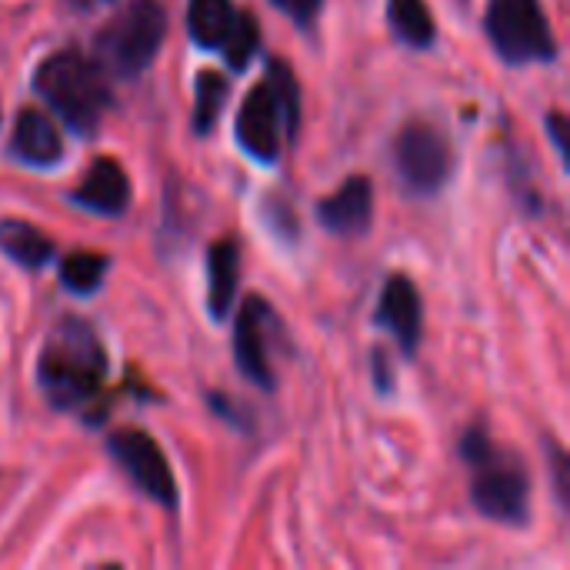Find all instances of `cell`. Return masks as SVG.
I'll use <instances>...</instances> for the list:
<instances>
[{
  "label": "cell",
  "mask_w": 570,
  "mask_h": 570,
  "mask_svg": "<svg viewBox=\"0 0 570 570\" xmlns=\"http://www.w3.org/2000/svg\"><path fill=\"white\" fill-rule=\"evenodd\" d=\"M107 377V351L94 324L80 317H63L47 334L37 357V384L50 407L77 411L83 407Z\"/></svg>",
  "instance_id": "cell-1"
},
{
  "label": "cell",
  "mask_w": 570,
  "mask_h": 570,
  "mask_svg": "<svg viewBox=\"0 0 570 570\" xmlns=\"http://www.w3.org/2000/svg\"><path fill=\"white\" fill-rule=\"evenodd\" d=\"M301 130V83L284 60H267V77L244 97L234 137L257 164H277L284 144Z\"/></svg>",
  "instance_id": "cell-2"
},
{
  "label": "cell",
  "mask_w": 570,
  "mask_h": 570,
  "mask_svg": "<svg viewBox=\"0 0 570 570\" xmlns=\"http://www.w3.org/2000/svg\"><path fill=\"white\" fill-rule=\"evenodd\" d=\"M461 458L471 468V501L474 508L508 528H524L531 514V478L521 458L501 451L484 424H474L461 438Z\"/></svg>",
  "instance_id": "cell-3"
},
{
  "label": "cell",
  "mask_w": 570,
  "mask_h": 570,
  "mask_svg": "<svg viewBox=\"0 0 570 570\" xmlns=\"http://www.w3.org/2000/svg\"><path fill=\"white\" fill-rule=\"evenodd\" d=\"M33 90L73 134H94L110 107V73L97 57H87L77 47L57 50L37 63Z\"/></svg>",
  "instance_id": "cell-4"
},
{
  "label": "cell",
  "mask_w": 570,
  "mask_h": 570,
  "mask_svg": "<svg viewBox=\"0 0 570 570\" xmlns=\"http://www.w3.org/2000/svg\"><path fill=\"white\" fill-rule=\"evenodd\" d=\"M167 37V10L160 0H130L97 33V63L110 77L144 73Z\"/></svg>",
  "instance_id": "cell-5"
},
{
  "label": "cell",
  "mask_w": 570,
  "mask_h": 570,
  "mask_svg": "<svg viewBox=\"0 0 570 570\" xmlns=\"http://www.w3.org/2000/svg\"><path fill=\"white\" fill-rule=\"evenodd\" d=\"M484 30L498 57L511 67L551 63L558 40L541 0H488Z\"/></svg>",
  "instance_id": "cell-6"
},
{
  "label": "cell",
  "mask_w": 570,
  "mask_h": 570,
  "mask_svg": "<svg viewBox=\"0 0 570 570\" xmlns=\"http://www.w3.org/2000/svg\"><path fill=\"white\" fill-rule=\"evenodd\" d=\"M394 164L407 190L428 197L438 194L454 174V150L441 127L428 120H407L394 137Z\"/></svg>",
  "instance_id": "cell-7"
},
{
  "label": "cell",
  "mask_w": 570,
  "mask_h": 570,
  "mask_svg": "<svg viewBox=\"0 0 570 570\" xmlns=\"http://www.w3.org/2000/svg\"><path fill=\"white\" fill-rule=\"evenodd\" d=\"M107 451H110V458L117 461V468L134 481V488L144 498L157 501L160 508H177V481H174V471H170L160 444L147 431H134V428L114 431L107 438Z\"/></svg>",
  "instance_id": "cell-8"
},
{
  "label": "cell",
  "mask_w": 570,
  "mask_h": 570,
  "mask_svg": "<svg viewBox=\"0 0 570 570\" xmlns=\"http://www.w3.org/2000/svg\"><path fill=\"white\" fill-rule=\"evenodd\" d=\"M281 327L277 314L261 294H250L240 304V314L234 321V357L237 371L257 384L261 391H274V367H271V337Z\"/></svg>",
  "instance_id": "cell-9"
},
{
  "label": "cell",
  "mask_w": 570,
  "mask_h": 570,
  "mask_svg": "<svg viewBox=\"0 0 570 570\" xmlns=\"http://www.w3.org/2000/svg\"><path fill=\"white\" fill-rule=\"evenodd\" d=\"M377 324L387 327L404 357H414L421 347V327H424V307H421V291L407 274H391L381 287L377 301Z\"/></svg>",
  "instance_id": "cell-10"
},
{
  "label": "cell",
  "mask_w": 570,
  "mask_h": 570,
  "mask_svg": "<svg viewBox=\"0 0 570 570\" xmlns=\"http://www.w3.org/2000/svg\"><path fill=\"white\" fill-rule=\"evenodd\" d=\"M70 204L90 210V214H100V217H120L127 207H130V177L127 170L110 160V157H97L80 184L70 190Z\"/></svg>",
  "instance_id": "cell-11"
},
{
  "label": "cell",
  "mask_w": 570,
  "mask_h": 570,
  "mask_svg": "<svg viewBox=\"0 0 570 570\" xmlns=\"http://www.w3.org/2000/svg\"><path fill=\"white\" fill-rule=\"evenodd\" d=\"M374 217V184L364 174L347 177L331 197H324L317 204V220L321 227H327L331 234L341 237H357L371 227Z\"/></svg>",
  "instance_id": "cell-12"
},
{
  "label": "cell",
  "mask_w": 570,
  "mask_h": 570,
  "mask_svg": "<svg viewBox=\"0 0 570 570\" xmlns=\"http://www.w3.org/2000/svg\"><path fill=\"white\" fill-rule=\"evenodd\" d=\"M10 154L20 164L37 167V170H47V167L60 164L63 160V140H60V130H57L53 117H47L43 110L23 107L17 114V124H13Z\"/></svg>",
  "instance_id": "cell-13"
},
{
  "label": "cell",
  "mask_w": 570,
  "mask_h": 570,
  "mask_svg": "<svg viewBox=\"0 0 570 570\" xmlns=\"http://www.w3.org/2000/svg\"><path fill=\"white\" fill-rule=\"evenodd\" d=\"M237 284H240L237 244L230 237L214 240L210 254H207V311L217 324L230 314L234 297H237Z\"/></svg>",
  "instance_id": "cell-14"
},
{
  "label": "cell",
  "mask_w": 570,
  "mask_h": 570,
  "mask_svg": "<svg viewBox=\"0 0 570 570\" xmlns=\"http://www.w3.org/2000/svg\"><path fill=\"white\" fill-rule=\"evenodd\" d=\"M0 250L13 261V264H20V267H27V271H40L50 257H53V240L40 230V227H33L30 220H20V217H3L0 220Z\"/></svg>",
  "instance_id": "cell-15"
},
{
  "label": "cell",
  "mask_w": 570,
  "mask_h": 570,
  "mask_svg": "<svg viewBox=\"0 0 570 570\" xmlns=\"http://www.w3.org/2000/svg\"><path fill=\"white\" fill-rule=\"evenodd\" d=\"M237 20L234 0H190L187 10V33L204 50H220L230 27Z\"/></svg>",
  "instance_id": "cell-16"
},
{
  "label": "cell",
  "mask_w": 570,
  "mask_h": 570,
  "mask_svg": "<svg viewBox=\"0 0 570 570\" xmlns=\"http://www.w3.org/2000/svg\"><path fill=\"white\" fill-rule=\"evenodd\" d=\"M387 23L394 37L414 50H428L438 40V23L428 0H387Z\"/></svg>",
  "instance_id": "cell-17"
},
{
  "label": "cell",
  "mask_w": 570,
  "mask_h": 570,
  "mask_svg": "<svg viewBox=\"0 0 570 570\" xmlns=\"http://www.w3.org/2000/svg\"><path fill=\"white\" fill-rule=\"evenodd\" d=\"M110 267V257L100 250H73L60 261V284L77 294V297H90L94 291H100L104 274Z\"/></svg>",
  "instance_id": "cell-18"
},
{
  "label": "cell",
  "mask_w": 570,
  "mask_h": 570,
  "mask_svg": "<svg viewBox=\"0 0 570 570\" xmlns=\"http://www.w3.org/2000/svg\"><path fill=\"white\" fill-rule=\"evenodd\" d=\"M224 104H227V80L224 73L217 70H200L197 80H194V130L200 137H207L220 114H224Z\"/></svg>",
  "instance_id": "cell-19"
},
{
  "label": "cell",
  "mask_w": 570,
  "mask_h": 570,
  "mask_svg": "<svg viewBox=\"0 0 570 570\" xmlns=\"http://www.w3.org/2000/svg\"><path fill=\"white\" fill-rule=\"evenodd\" d=\"M257 47H261V23H257V17L237 10V20H234L227 40H224L220 53L227 57V63L234 70H244L250 63V57L257 53Z\"/></svg>",
  "instance_id": "cell-20"
},
{
  "label": "cell",
  "mask_w": 570,
  "mask_h": 570,
  "mask_svg": "<svg viewBox=\"0 0 570 570\" xmlns=\"http://www.w3.org/2000/svg\"><path fill=\"white\" fill-rule=\"evenodd\" d=\"M548 444V451H551V474H554V494H558V504L561 508H568V491H570V481H568V454H564V448L558 444V441H544Z\"/></svg>",
  "instance_id": "cell-21"
},
{
  "label": "cell",
  "mask_w": 570,
  "mask_h": 570,
  "mask_svg": "<svg viewBox=\"0 0 570 570\" xmlns=\"http://www.w3.org/2000/svg\"><path fill=\"white\" fill-rule=\"evenodd\" d=\"M281 13H287L297 27H311L324 7V0H271Z\"/></svg>",
  "instance_id": "cell-22"
},
{
  "label": "cell",
  "mask_w": 570,
  "mask_h": 570,
  "mask_svg": "<svg viewBox=\"0 0 570 570\" xmlns=\"http://www.w3.org/2000/svg\"><path fill=\"white\" fill-rule=\"evenodd\" d=\"M544 130H548V137H551V144H554L561 164L568 167V117H564L561 110L548 114V117H544Z\"/></svg>",
  "instance_id": "cell-23"
},
{
  "label": "cell",
  "mask_w": 570,
  "mask_h": 570,
  "mask_svg": "<svg viewBox=\"0 0 570 570\" xmlns=\"http://www.w3.org/2000/svg\"><path fill=\"white\" fill-rule=\"evenodd\" d=\"M374 364H377V387L381 391H391V367H387V361H384L381 351L374 354Z\"/></svg>",
  "instance_id": "cell-24"
},
{
  "label": "cell",
  "mask_w": 570,
  "mask_h": 570,
  "mask_svg": "<svg viewBox=\"0 0 570 570\" xmlns=\"http://www.w3.org/2000/svg\"><path fill=\"white\" fill-rule=\"evenodd\" d=\"M80 3H107V0H80Z\"/></svg>",
  "instance_id": "cell-25"
}]
</instances>
